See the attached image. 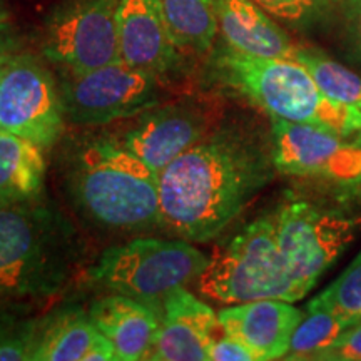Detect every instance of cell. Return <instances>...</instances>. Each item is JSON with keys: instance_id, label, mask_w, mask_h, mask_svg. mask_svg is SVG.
<instances>
[{"instance_id": "6da1fadb", "label": "cell", "mask_w": 361, "mask_h": 361, "mask_svg": "<svg viewBox=\"0 0 361 361\" xmlns=\"http://www.w3.org/2000/svg\"><path fill=\"white\" fill-rule=\"evenodd\" d=\"M276 169L266 146L239 128L211 130L159 174L161 226L207 243L241 214Z\"/></svg>"}, {"instance_id": "7a4b0ae2", "label": "cell", "mask_w": 361, "mask_h": 361, "mask_svg": "<svg viewBox=\"0 0 361 361\" xmlns=\"http://www.w3.org/2000/svg\"><path fill=\"white\" fill-rule=\"evenodd\" d=\"M64 186L79 213L102 228L161 226L159 174L112 134L72 142L64 159Z\"/></svg>"}, {"instance_id": "3957f363", "label": "cell", "mask_w": 361, "mask_h": 361, "mask_svg": "<svg viewBox=\"0 0 361 361\" xmlns=\"http://www.w3.org/2000/svg\"><path fill=\"white\" fill-rule=\"evenodd\" d=\"M80 256L74 226L37 197L0 200V298H47L66 286Z\"/></svg>"}, {"instance_id": "277c9868", "label": "cell", "mask_w": 361, "mask_h": 361, "mask_svg": "<svg viewBox=\"0 0 361 361\" xmlns=\"http://www.w3.org/2000/svg\"><path fill=\"white\" fill-rule=\"evenodd\" d=\"M213 61L219 82L269 117L316 124L343 134L361 133L348 112L324 96L310 71L298 61L250 56L229 45L219 49Z\"/></svg>"}, {"instance_id": "5b68a950", "label": "cell", "mask_w": 361, "mask_h": 361, "mask_svg": "<svg viewBox=\"0 0 361 361\" xmlns=\"http://www.w3.org/2000/svg\"><path fill=\"white\" fill-rule=\"evenodd\" d=\"M201 295L226 305L256 300L295 303L308 295L279 251L274 216H261L213 252L197 279Z\"/></svg>"}, {"instance_id": "8992f818", "label": "cell", "mask_w": 361, "mask_h": 361, "mask_svg": "<svg viewBox=\"0 0 361 361\" xmlns=\"http://www.w3.org/2000/svg\"><path fill=\"white\" fill-rule=\"evenodd\" d=\"M207 256L186 239L135 238L106 250L89 271L107 293L159 306L171 291L197 281Z\"/></svg>"}, {"instance_id": "52a82bcc", "label": "cell", "mask_w": 361, "mask_h": 361, "mask_svg": "<svg viewBox=\"0 0 361 361\" xmlns=\"http://www.w3.org/2000/svg\"><path fill=\"white\" fill-rule=\"evenodd\" d=\"M66 121L97 128L129 119L161 104L159 79L123 61L87 72H64L59 84Z\"/></svg>"}, {"instance_id": "ba28073f", "label": "cell", "mask_w": 361, "mask_h": 361, "mask_svg": "<svg viewBox=\"0 0 361 361\" xmlns=\"http://www.w3.org/2000/svg\"><path fill=\"white\" fill-rule=\"evenodd\" d=\"M121 0H62L45 24L42 52L64 72H87L121 61Z\"/></svg>"}, {"instance_id": "9c48e42d", "label": "cell", "mask_w": 361, "mask_h": 361, "mask_svg": "<svg viewBox=\"0 0 361 361\" xmlns=\"http://www.w3.org/2000/svg\"><path fill=\"white\" fill-rule=\"evenodd\" d=\"M271 156L276 171L293 178L336 186L361 183V133L271 117Z\"/></svg>"}, {"instance_id": "30bf717a", "label": "cell", "mask_w": 361, "mask_h": 361, "mask_svg": "<svg viewBox=\"0 0 361 361\" xmlns=\"http://www.w3.org/2000/svg\"><path fill=\"white\" fill-rule=\"evenodd\" d=\"M273 216L288 269L308 291L355 241L358 231V221L303 200L286 201Z\"/></svg>"}, {"instance_id": "8fae6325", "label": "cell", "mask_w": 361, "mask_h": 361, "mask_svg": "<svg viewBox=\"0 0 361 361\" xmlns=\"http://www.w3.org/2000/svg\"><path fill=\"white\" fill-rule=\"evenodd\" d=\"M61 89L51 71L30 54H19L0 74V130L51 149L66 128Z\"/></svg>"}, {"instance_id": "7c38bea8", "label": "cell", "mask_w": 361, "mask_h": 361, "mask_svg": "<svg viewBox=\"0 0 361 361\" xmlns=\"http://www.w3.org/2000/svg\"><path fill=\"white\" fill-rule=\"evenodd\" d=\"M211 133V114L196 101H180L134 116L114 137L154 173L161 174L180 154Z\"/></svg>"}, {"instance_id": "4fadbf2b", "label": "cell", "mask_w": 361, "mask_h": 361, "mask_svg": "<svg viewBox=\"0 0 361 361\" xmlns=\"http://www.w3.org/2000/svg\"><path fill=\"white\" fill-rule=\"evenodd\" d=\"M121 61L166 80L183 67V52L171 37L161 0H121L117 12Z\"/></svg>"}, {"instance_id": "5bb4252c", "label": "cell", "mask_w": 361, "mask_h": 361, "mask_svg": "<svg viewBox=\"0 0 361 361\" xmlns=\"http://www.w3.org/2000/svg\"><path fill=\"white\" fill-rule=\"evenodd\" d=\"M219 329L218 313L186 288H178L159 306V328L149 360H209V345Z\"/></svg>"}, {"instance_id": "9a60e30c", "label": "cell", "mask_w": 361, "mask_h": 361, "mask_svg": "<svg viewBox=\"0 0 361 361\" xmlns=\"http://www.w3.org/2000/svg\"><path fill=\"white\" fill-rule=\"evenodd\" d=\"M303 311L283 300H256L218 311L221 328L261 360H283Z\"/></svg>"}, {"instance_id": "2e32d148", "label": "cell", "mask_w": 361, "mask_h": 361, "mask_svg": "<svg viewBox=\"0 0 361 361\" xmlns=\"http://www.w3.org/2000/svg\"><path fill=\"white\" fill-rule=\"evenodd\" d=\"M87 313L112 343L117 361L149 360L159 328V310L134 298L109 293L92 301Z\"/></svg>"}, {"instance_id": "e0dca14e", "label": "cell", "mask_w": 361, "mask_h": 361, "mask_svg": "<svg viewBox=\"0 0 361 361\" xmlns=\"http://www.w3.org/2000/svg\"><path fill=\"white\" fill-rule=\"evenodd\" d=\"M117 361L112 343L80 308L39 318L32 361Z\"/></svg>"}, {"instance_id": "ac0fdd59", "label": "cell", "mask_w": 361, "mask_h": 361, "mask_svg": "<svg viewBox=\"0 0 361 361\" xmlns=\"http://www.w3.org/2000/svg\"><path fill=\"white\" fill-rule=\"evenodd\" d=\"M219 32L234 51L258 57L291 59L298 47L290 35L252 0H214Z\"/></svg>"}, {"instance_id": "d6986e66", "label": "cell", "mask_w": 361, "mask_h": 361, "mask_svg": "<svg viewBox=\"0 0 361 361\" xmlns=\"http://www.w3.org/2000/svg\"><path fill=\"white\" fill-rule=\"evenodd\" d=\"M45 168L42 147L0 130V200L20 201L40 196Z\"/></svg>"}, {"instance_id": "ffe728a7", "label": "cell", "mask_w": 361, "mask_h": 361, "mask_svg": "<svg viewBox=\"0 0 361 361\" xmlns=\"http://www.w3.org/2000/svg\"><path fill=\"white\" fill-rule=\"evenodd\" d=\"M166 24L180 52L206 54L218 34L214 0H161Z\"/></svg>"}, {"instance_id": "44dd1931", "label": "cell", "mask_w": 361, "mask_h": 361, "mask_svg": "<svg viewBox=\"0 0 361 361\" xmlns=\"http://www.w3.org/2000/svg\"><path fill=\"white\" fill-rule=\"evenodd\" d=\"M295 61L310 71L324 96L348 112L356 130H361V75L316 49L298 47Z\"/></svg>"}, {"instance_id": "7402d4cb", "label": "cell", "mask_w": 361, "mask_h": 361, "mask_svg": "<svg viewBox=\"0 0 361 361\" xmlns=\"http://www.w3.org/2000/svg\"><path fill=\"white\" fill-rule=\"evenodd\" d=\"M361 324V318H350L329 311H308L291 336L290 350L283 360H314L343 333Z\"/></svg>"}, {"instance_id": "603a6c76", "label": "cell", "mask_w": 361, "mask_h": 361, "mask_svg": "<svg viewBox=\"0 0 361 361\" xmlns=\"http://www.w3.org/2000/svg\"><path fill=\"white\" fill-rule=\"evenodd\" d=\"M308 311H329L361 318V251L340 278L310 301Z\"/></svg>"}, {"instance_id": "cb8c5ba5", "label": "cell", "mask_w": 361, "mask_h": 361, "mask_svg": "<svg viewBox=\"0 0 361 361\" xmlns=\"http://www.w3.org/2000/svg\"><path fill=\"white\" fill-rule=\"evenodd\" d=\"M39 318L0 311V361H32Z\"/></svg>"}, {"instance_id": "d4e9b609", "label": "cell", "mask_w": 361, "mask_h": 361, "mask_svg": "<svg viewBox=\"0 0 361 361\" xmlns=\"http://www.w3.org/2000/svg\"><path fill=\"white\" fill-rule=\"evenodd\" d=\"M273 17L286 22H303L318 13L326 0H252Z\"/></svg>"}, {"instance_id": "484cf974", "label": "cell", "mask_w": 361, "mask_h": 361, "mask_svg": "<svg viewBox=\"0 0 361 361\" xmlns=\"http://www.w3.org/2000/svg\"><path fill=\"white\" fill-rule=\"evenodd\" d=\"M316 361H361V324L348 329L328 348L314 356Z\"/></svg>"}, {"instance_id": "4316f807", "label": "cell", "mask_w": 361, "mask_h": 361, "mask_svg": "<svg viewBox=\"0 0 361 361\" xmlns=\"http://www.w3.org/2000/svg\"><path fill=\"white\" fill-rule=\"evenodd\" d=\"M209 361H258L245 343L219 329L209 345Z\"/></svg>"}, {"instance_id": "83f0119b", "label": "cell", "mask_w": 361, "mask_h": 361, "mask_svg": "<svg viewBox=\"0 0 361 361\" xmlns=\"http://www.w3.org/2000/svg\"><path fill=\"white\" fill-rule=\"evenodd\" d=\"M343 20L351 52L361 66V0H343Z\"/></svg>"}, {"instance_id": "f1b7e54d", "label": "cell", "mask_w": 361, "mask_h": 361, "mask_svg": "<svg viewBox=\"0 0 361 361\" xmlns=\"http://www.w3.org/2000/svg\"><path fill=\"white\" fill-rule=\"evenodd\" d=\"M20 40L13 29L6 22H0V74L7 69V66L19 56Z\"/></svg>"}, {"instance_id": "f546056e", "label": "cell", "mask_w": 361, "mask_h": 361, "mask_svg": "<svg viewBox=\"0 0 361 361\" xmlns=\"http://www.w3.org/2000/svg\"><path fill=\"white\" fill-rule=\"evenodd\" d=\"M7 12L6 11H4V8L2 7H0V22H6L7 20Z\"/></svg>"}, {"instance_id": "4dcf8cb0", "label": "cell", "mask_w": 361, "mask_h": 361, "mask_svg": "<svg viewBox=\"0 0 361 361\" xmlns=\"http://www.w3.org/2000/svg\"><path fill=\"white\" fill-rule=\"evenodd\" d=\"M331 2H340V0H331Z\"/></svg>"}, {"instance_id": "1f68e13d", "label": "cell", "mask_w": 361, "mask_h": 361, "mask_svg": "<svg viewBox=\"0 0 361 361\" xmlns=\"http://www.w3.org/2000/svg\"><path fill=\"white\" fill-rule=\"evenodd\" d=\"M0 2H2V0H0Z\"/></svg>"}]
</instances>
